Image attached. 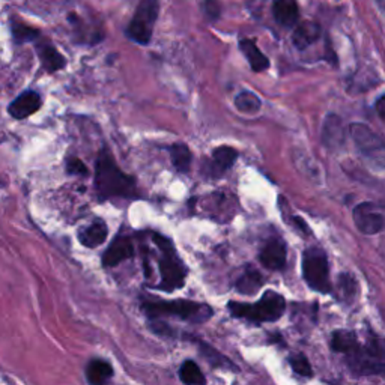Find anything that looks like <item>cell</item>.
Here are the masks:
<instances>
[{
	"label": "cell",
	"instance_id": "1",
	"mask_svg": "<svg viewBox=\"0 0 385 385\" xmlns=\"http://www.w3.org/2000/svg\"><path fill=\"white\" fill-rule=\"evenodd\" d=\"M95 188L100 200L113 197L139 199V188L135 178L126 175L118 166L109 149H102L95 163Z\"/></svg>",
	"mask_w": 385,
	"mask_h": 385
},
{
	"label": "cell",
	"instance_id": "2",
	"mask_svg": "<svg viewBox=\"0 0 385 385\" xmlns=\"http://www.w3.org/2000/svg\"><path fill=\"white\" fill-rule=\"evenodd\" d=\"M142 310L151 319L178 318L190 324H205L214 315V310L206 302H196L190 300H158L143 298Z\"/></svg>",
	"mask_w": 385,
	"mask_h": 385
},
{
	"label": "cell",
	"instance_id": "3",
	"mask_svg": "<svg viewBox=\"0 0 385 385\" xmlns=\"http://www.w3.org/2000/svg\"><path fill=\"white\" fill-rule=\"evenodd\" d=\"M151 236L160 252L158 268L160 274H162V282L155 286V289L164 292H173L176 289L184 287L188 270L179 258L173 243L167 236L157 234V232H152Z\"/></svg>",
	"mask_w": 385,
	"mask_h": 385
},
{
	"label": "cell",
	"instance_id": "4",
	"mask_svg": "<svg viewBox=\"0 0 385 385\" xmlns=\"http://www.w3.org/2000/svg\"><path fill=\"white\" fill-rule=\"evenodd\" d=\"M228 309L230 310L232 316L250 320V322H274V320L282 318L286 309V302L280 294L267 291L256 304L230 301L228 304Z\"/></svg>",
	"mask_w": 385,
	"mask_h": 385
},
{
	"label": "cell",
	"instance_id": "5",
	"mask_svg": "<svg viewBox=\"0 0 385 385\" xmlns=\"http://www.w3.org/2000/svg\"><path fill=\"white\" fill-rule=\"evenodd\" d=\"M160 14V0H142L135 8L133 19L125 30L126 36L135 44L148 45L154 34Z\"/></svg>",
	"mask_w": 385,
	"mask_h": 385
},
{
	"label": "cell",
	"instance_id": "6",
	"mask_svg": "<svg viewBox=\"0 0 385 385\" xmlns=\"http://www.w3.org/2000/svg\"><path fill=\"white\" fill-rule=\"evenodd\" d=\"M302 277L306 283L318 292H330V268L327 254L320 248H307L302 254Z\"/></svg>",
	"mask_w": 385,
	"mask_h": 385
},
{
	"label": "cell",
	"instance_id": "7",
	"mask_svg": "<svg viewBox=\"0 0 385 385\" xmlns=\"http://www.w3.org/2000/svg\"><path fill=\"white\" fill-rule=\"evenodd\" d=\"M352 215H354V223L357 229L364 235L380 234L385 226L384 212L373 204H360L354 210V212H352Z\"/></svg>",
	"mask_w": 385,
	"mask_h": 385
},
{
	"label": "cell",
	"instance_id": "8",
	"mask_svg": "<svg viewBox=\"0 0 385 385\" xmlns=\"http://www.w3.org/2000/svg\"><path fill=\"white\" fill-rule=\"evenodd\" d=\"M349 133L352 140L355 142L357 148L364 155H378L380 152L385 151V143L368 126L363 124H352L349 125Z\"/></svg>",
	"mask_w": 385,
	"mask_h": 385
},
{
	"label": "cell",
	"instance_id": "9",
	"mask_svg": "<svg viewBox=\"0 0 385 385\" xmlns=\"http://www.w3.org/2000/svg\"><path fill=\"white\" fill-rule=\"evenodd\" d=\"M134 256V244L131 238L126 235H119L115 238L113 243L109 245L106 253L102 254L101 263L106 268H113L118 267L120 262L126 259H131Z\"/></svg>",
	"mask_w": 385,
	"mask_h": 385
},
{
	"label": "cell",
	"instance_id": "10",
	"mask_svg": "<svg viewBox=\"0 0 385 385\" xmlns=\"http://www.w3.org/2000/svg\"><path fill=\"white\" fill-rule=\"evenodd\" d=\"M41 106H43L41 95L35 91H26L20 94L17 98L10 104L8 111H10V115L14 119L23 120L29 118L30 115L36 113V111L41 109Z\"/></svg>",
	"mask_w": 385,
	"mask_h": 385
},
{
	"label": "cell",
	"instance_id": "11",
	"mask_svg": "<svg viewBox=\"0 0 385 385\" xmlns=\"http://www.w3.org/2000/svg\"><path fill=\"white\" fill-rule=\"evenodd\" d=\"M286 244L282 239H270L263 245L259 254V261L268 270H283L286 265Z\"/></svg>",
	"mask_w": 385,
	"mask_h": 385
},
{
	"label": "cell",
	"instance_id": "12",
	"mask_svg": "<svg viewBox=\"0 0 385 385\" xmlns=\"http://www.w3.org/2000/svg\"><path fill=\"white\" fill-rule=\"evenodd\" d=\"M36 53L41 60V65L47 72H56L67 67V59L63 54L47 41L36 43Z\"/></svg>",
	"mask_w": 385,
	"mask_h": 385
},
{
	"label": "cell",
	"instance_id": "13",
	"mask_svg": "<svg viewBox=\"0 0 385 385\" xmlns=\"http://www.w3.org/2000/svg\"><path fill=\"white\" fill-rule=\"evenodd\" d=\"M78 241L87 248H96L100 247L104 241L109 236V228L107 224L101 220L92 221L89 226L78 230Z\"/></svg>",
	"mask_w": 385,
	"mask_h": 385
},
{
	"label": "cell",
	"instance_id": "14",
	"mask_svg": "<svg viewBox=\"0 0 385 385\" xmlns=\"http://www.w3.org/2000/svg\"><path fill=\"white\" fill-rule=\"evenodd\" d=\"M238 158V152L230 146H219L212 151V163L210 164V175L219 178L234 166Z\"/></svg>",
	"mask_w": 385,
	"mask_h": 385
},
{
	"label": "cell",
	"instance_id": "15",
	"mask_svg": "<svg viewBox=\"0 0 385 385\" xmlns=\"http://www.w3.org/2000/svg\"><path fill=\"white\" fill-rule=\"evenodd\" d=\"M272 14L277 23L285 28H291L300 19V10L296 0H274Z\"/></svg>",
	"mask_w": 385,
	"mask_h": 385
},
{
	"label": "cell",
	"instance_id": "16",
	"mask_svg": "<svg viewBox=\"0 0 385 385\" xmlns=\"http://www.w3.org/2000/svg\"><path fill=\"white\" fill-rule=\"evenodd\" d=\"M239 50L243 52L245 56V59L250 63V67L254 72H262L265 69H268L270 60L267 56H265L253 39H241L239 41Z\"/></svg>",
	"mask_w": 385,
	"mask_h": 385
},
{
	"label": "cell",
	"instance_id": "17",
	"mask_svg": "<svg viewBox=\"0 0 385 385\" xmlns=\"http://www.w3.org/2000/svg\"><path fill=\"white\" fill-rule=\"evenodd\" d=\"M113 367L106 360L95 358L91 360L86 366V380L89 384L98 385V384H106L111 378H113Z\"/></svg>",
	"mask_w": 385,
	"mask_h": 385
},
{
	"label": "cell",
	"instance_id": "18",
	"mask_svg": "<svg viewBox=\"0 0 385 385\" xmlns=\"http://www.w3.org/2000/svg\"><path fill=\"white\" fill-rule=\"evenodd\" d=\"M343 139H344V133L342 126V119L336 115L327 116L324 122V134H322V140L325 143V146H328L330 149L339 148L343 143Z\"/></svg>",
	"mask_w": 385,
	"mask_h": 385
},
{
	"label": "cell",
	"instance_id": "19",
	"mask_svg": "<svg viewBox=\"0 0 385 385\" xmlns=\"http://www.w3.org/2000/svg\"><path fill=\"white\" fill-rule=\"evenodd\" d=\"M320 36V28L313 21H304L298 28L295 29L292 35V41L296 48L304 50L309 45H311Z\"/></svg>",
	"mask_w": 385,
	"mask_h": 385
},
{
	"label": "cell",
	"instance_id": "20",
	"mask_svg": "<svg viewBox=\"0 0 385 385\" xmlns=\"http://www.w3.org/2000/svg\"><path fill=\"white\" fill-rule=\"evenodd\" d=\"M263 285V277L259 271L253 268H247L241 277L236 280L235 287L239 294L253 295L259 291Z\"/></svg>",
	"mask_w": 385,
	"mask_h": 385
},
{
	"label": "cell",
	"instance_id": "21",
	"mask_svg": "<svg viewBox=\"0 0 385 385\" xmlns=\"http://www.w3.org/2000/svg\"><path fill=\"white\" fill-rule=\"evenodd\" d=\"M361 346L357 334L354 331L349 330H339L333 334L331 339V348L336 352H343V354H352V352L357 351Z\"/></svg>",
	"mask_w": 385,
	"mask_h": 385
},
{
	"label": "cell",
	"instance_id": "22",
	"mask_svg": "<svg viewBox=\"0 0 385 385\" xmlns=\"http://www.w3.org/2000/svg\"><path fill=\"white\" fill-rule=\"evenodd\" d=\"M170 157H172V164L175 166V168L181 173H187L191 167V162H192V154L190 148L187 146L186 143H173L170 148Z\"/></svg>",
	"mask_w": 385,
	"mask_h": 385
},
{
	"label": "cell",
	"instance_id": "23",
	"mask_svg": "<svg viewBox=\"0 0 385 385\" xmlns=\"http://www.w3.org/2000/svg\"><path fill=\"white\" fill-rule=\"evenodd\" d=\"M179 380L184 384H190V385H199V384H205L206 380L200 371V367L195 363L192 360H186L182 363L181 368H179Z\"/></svg>",
	"mask_w": 385,
	"mask_h": 385
},
{
	"label": "cell",
	"instance_id": "24",
	"mask_svg": "<svg viewBox=\"0 0 385 385\" xmlns=\"http://www.w3.org/2000/svg\"><path fill=\"white\" fill-rule=\"evenodd\" d=\"M11 32H12V36L17 44L30 43L39 38V32L36 29L28 26V24H24L20 20L11 21Z\"/></svg>",
	"mask_w": 385,
	"mask_h": 385
},
{
	"label": "cell",
	"instance_id": "25",
	"mask_svg": "<svg viewBox=\"0 0 385 385\" xmlns=\"http://www.w3.org/2000/svg\"><path fill=\"white\" fill-rule=\"evenodd\" d=\"M235 106L243 113H256L261 110V100L256 94L244 91L235 96Z\"/></svg>",
	"mask_w": 385,
	"mask_h": 385
},
{
	"label": "cell",
	"instance_id": "26",
	"mask_svg": "<svg viewBox=\"0 0 385 385\" xmlns=\"http://www.w3.org/2000/svg\"><path fill=\"white\" fill-rule=\"evenodd\" d=\"M363 349L368 357L380 361H385V339H382V337L371 333L367 337Z\"/></svg>",
	"mask_w": 385,
	"mask_h": 385
},
{
	"label": "cell",
	"instance_id": "27",
	"mask_svg": "<svg viewBox=\"0 0 385 385\" xmlns=\"http://www.w3.org/2000/svg\"><path fill=\"white\" fill-rule=\"evenodd\" d=\"M337 287H339V296L343 301L351 302L358 294L357 282L351 274H342L340 278H339V285H337Z\"/></svg>",
	"mask_w": 385,
	"mask_h": 385
},
{
	"label": "cell",
	"instance_id": "28",
	"mask_svg": "<svg viewBox=\"0 0 385 385\" xmlns=\"http://www.w3.org/2000/svg\"><path fill=\"white\" fill-rule=\"evenodd\" d=\"M289 364H291L292 371L296 375L302 376V378H310V376L313 375V371H311V366L309 363V360L304 357L302 354L292 355L291 358H289Z\"/></svg>",
	"mask_w": 385,
	"mask_h": 385
},
{
	"label": "cell",
	"instance_id": "29",
	"mask_svg": "<svg viewBox=\"0 0 385 385\" xmlns=\"http://www.w3.org/2000/svg\"><path fill=\"white\" fill-rule=\"evenodd\" d=\"M197 344H199L200 348H202V354L208 358V361H210L212 366H217V367H229L230 366L229 360L221 357L214 348L208 346V344H205L204 342H200V340L197 342Z\"/></svg>",
	"mask_w": 385,
	"mask_h": 385
},
{
	"label": "cell",
	"instance_id": "30",
	"mask_svg": "<svg viewBox=\"0 0 385 385\" xmlns=\"http://www.w3.org/2000/svg\"><path fill=\"white\" fill-rule=\"evenodd\" d=\"M67 173L76 176H87L89 175V170H87V167L82 160L76 157H69L67 158Z\"/></svg>",
	"mask_w": 385,
	"mask_h": 385
},
{
	"label": "cell",
	"instance_id": "31",
	"mask_svg": "<svg viewBox=\"0 0 385 385\" xmlns=\"http://www.w3.org/2000/svg\"><path fill=\"white\" fill-rule=\"evenodd\" d=\"M205 11L208 14V17L212 19V20H217L220 17V6H219V3L215 2V0H206Z\"/></svg>",
	"mask_w": 385,
	"mask_h": 385
},
{
	"label": "cell",
	"instance_id": "32",
	"mask_svg": "<svg viewBox=\"0 0 385 385\" xmlns=\"http://www.w3.org/2000/svg\"><path fill=\"white\" fill-rule=\"evenodd\" d=\"M375 109H376V113L380 115V118L382 120H385V95L380 96L378 100L375 102Z\"/></svg>",
	"mask_w": 385,
	"mask_h": 385
}]
</instances>
